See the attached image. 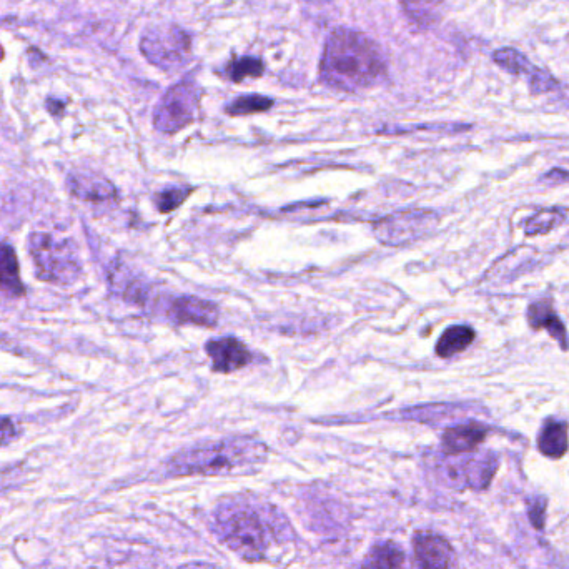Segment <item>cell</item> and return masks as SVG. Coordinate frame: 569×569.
Masks as SVG:
<instances>
[{
  "instance_id": "4316f807",
  "label": "cell",
  "mask_w": 569,
  "mask_h": 569,
  "mask_svg": "<svg viewBox=\"0 0 569 569\" xmlns=\"http://www.w3.org/2000/svg\"><path fill=\"white\" fill-rule=\"evenodd\" d=\"M15 435H17V430H15L14 421L5 418V416H0V448L9 445L10 441L14 440Z\"/></svg>"
},
{
  "instance_id": "6da1fadb",
  "label": "cell",
  "mask_w": 569,
  "mask_h": 569,
  "mask_svg": "<svg viewBox=\"0 0 569 569\" xmlns=\"http://www.w3.org/2000/svg\"><path fill=\"white\" fill-rule=\"evenodd\" d=\"M215 531L235 555L250 563L267 560L282 545L285 521L272 506L247 498H230L215 511Z\"/></svg>"
},
{
  "instance_id": "5bb4252c",
  "label": "cell",
  "mask_w": 569,
  "mask_h": 569,
  "mask_svg": "<svg viewBox=\"0 0 569 569\" xmlns=\"http://www.w3.org/2000/svg\"><path fill=\"white\" fill-rule=\"evenodd\" d=\"M69 189L72 195L85 202H107L117 197L115 187L110 184L109 180L95 177L92 174H82V172L70 175Z\"/></svg>"
},
{
  "instance_id": "d4e9b609",
  "label": "cell",
  "mask_w": 569,
  "mask_h": 569,
  "mask_svg": "<svg viewBox=\"0 0 569 569\" xmlns=\"http://www.w3.org/2000/svg\"><path fill=\"white\" fill-rule=\"evenodd\" d=\"M190 193H192L190 189L170 187V189L162 190V192L157 195V198H155V202H157V207H159L160 212H174L175 208H179L180 205L189 198Z\"/></svg>"
},
{
  "instance_id": "30bf717a",
  "label": "cell",
  "mask_w": 569,
  "mask_h": 569,
  "mask_svg": "<svg viewBox=\"0 0 569 569\" xmlns=\"http://www.w3.org/2000/svg\"><path fill=\"white\" fill-rule=\"evenodd\" d=\"M208 357L212 358L213 370L218 373L237 372L252 362V353L245 343L237 338L225 337L207 343Z\"/></svg>"
},
{
  "instance_id": "ffe728a7",
  "label": "cell",
  "mask_w": 569,
  "mask_h": 569,
  "mask_svg": "<svg viewBox=\"0 0 569 569\" xmlns=\"http://www.w3.org/2000/svg\"><path fill=\"white\" fill-rule=\"evenodd\" d=\"M443 2L445 0H401V7L415 24L428 25L435 19L436 10Z\"/></svg>"
},
{
  "instance_id": "44dd1931",
  "label": "cell",
  "mask_w": 569,
  "mask_h": 569,
  "mask_svg": "<svg viewBox=\"0 0 569 569\" xmlns=\"http://www.w3.org/2000/svg\"><path fill=\"white\" fill-rule=\"evenodd\" d=\"M563 220H565V215H563V210H560V208L541 210V212L536 213L526 222V235L535 237V235H541V233H548L553 228L558 227L560 223H563Z\"/></svg>"
},
{
  "instance_id": "484cf974",
  "label": "cell",
  "mask_w": 569,
  "mask_h": 569,
  "mask_svg": "<svg viewBox=\"0 0 569 569\" xmlns=\"http://www.w3.org/2000/svg\"><path fill=\"white\" fill-rule=\"evenodd\" d=\"M545 498H535L530 501V520L535 525L536 530H541L545 526Z\"/></svg>"
},
{
  "instance_id": "d6986e66",
  "label": "cell",
  "mask_w": 569,
  "mask_h": 569,
  "mask_svg": "<svg viewBox=\"0 0 569 569\" xmlns=\"http://www.w3.org/2000/svg\"><path fill=\"white\" fill-rule=\"evenodd\" d=\"M461 413H465V408L455 405H431L411 408L405 411L408 420L426 421V423H436L438 420H456Z\"/></svg>"
},
{
  "instance_id": "603a6c76",
  "label": "cell",
  "mask_w": 569,
  "mask_h": 569,
  "mask_svg": "<svg viewBox=\"0 0 569 569\" xmlns=\"http://www.w3.org/2000/svg\"><path fill=\"white\" fill-rule=\"evenodd\" d=\"M262 74V60L253 59V57H242V59L233 60L225 69V75L233 82H242L243 79L260 77Z\"/></svg>"
},
{
  "instance_id": "52a82bcc",
  "label": "cell",
  "mask_w": 569,
  "mask_h": 569,
  "mask_svg": "<svg viewBox=\"0 0 569 569\" xmlns=\"http://www.w3.org/2000/svg\"><path fill=\"white\" fill-rule=\"evenodd\" d=\"M200 90L193 80L174 85L162 97L154 114L155 129L164 134H175L195 120Z\"/></svg>"
},
{
  "instance_id": "83f0119b",
  "label": "cell",
  "mask_w": 569,
  "mask_h": 569,
  "mask_svg": "<svg viewBox=\"0 0 569 569\" xmlns=\"http://www.w3.org/2000/svg\"><path fill=\"white\" fill-rule=\"evenodd\" d=\"M179 569H218L217 566L210 565V563H203V561H192L187 565L180 566Z\"/></svg>"
},
{
  "instance_id": "ac0fdd59",
  "label": "cell",
  "mask_w": 569,
  "mask_h": 569,
  "mask_svg": "<svg viewBox=\"0 0 569 569\" xmlns=\"http://www.w3.org/2000/svg\"><path fill=\"white\" fill-rule=\"evenodd\" d=\"M476 333L466 325H456L446 330L436 343V355L441 358H451L465 352L471 343L475 342Z\"/></svg>"
},
{
  "instance_id": "9a60e30c",
  "label": "cell",
  "mask_w": 569,
  "mask_h": 569,
  "mask_svg": "<svg viewBox=\"0 0 569 569\" xmlns=\"http://www.w3.org/2000/svg\"><path fill=\"white\" fill-rule=\"evenodd\" d=\"M568 448V423L546 420L538 433V450L541 451V455L551 460H558L566 455Z\"/></svg>"
},
{
  "instance_id": "cb8c5ba5",
  "label": "cell",
  "mask_w": 569,
  "mask_h": 569,
  "mask_svg": "<svg viewBox=\"0 0 569 569\" xmlns=\"http://www.w3.org/2000/svg\"><path fill=\"white\" fill-rule=\"evenodd\" d=\"M495 60L511 74H531L535 67L526 60L525 55L513 49H501L495 54Z\"/></svg>"
},
{
  "instance_id": "2e32d148",
  "label": "cell",
  "mask_w": 569,
  "mask_h": 569,
  "mask_svg": "<svg viewBox=\"0 0 569 569\" xmlns=\"http://www.w3.org/2000/svg\"><path fill=\"white\" fill-rule=\"evenodd\" d=\"M360 569H410V565L400 545L383 541L368 551Z\"/></svg>"
},
{
  "instance_id": "277c9868",
  "label": "cell",
  "mask_w": 569,
  "mask_h": 569,
  "mask_svg": "<svg viewBox=\"0 0 569 569\" xmlns=\"http://www.w3.org/2000/svg\"><path fill=\"white\" fill-rule=\"evenodd\" d=\"M30 255L37 268V277L55 285H72L82 272L74 243L52 233L35 232L30 235Z\"/></svg>"
},
{
  "instance_id": "7c38bea8",
  "label": "cell",
  "mask_w": 569,
  "mask_h": 569,
  "mask_svg": "<svg viewBox=\"0 0 569 569\" xmlns=\"http://www.w3.org/2000/svg\"><path fill=\"white\" fill-rule=\"evenodd\" d=\"M174 322L198 327H213L218 322V308L212 302L197 297H180L174 300L169 310Z\"/></svg>"
},
{
  "instance_id": "5b68a950",
  "label": "cell",
  "mask_w": 569,
  "mask_h": 569,
  "mask_svg": "<svg viewBox=\"0 0 569 569\" xmlns=\"http://www.w3.org/2000/svg\"><path fill=\"white\" fill-rule=\"evenodd\" d=\"M500 460L495 453L446 455L436 463V476L451 490H485L498 471Z\"/></svg>"
},
{
  "instance_id": "9c48e42d",
  "label": "cell",
  "mask_w": 569,
  "mask_h": 569,
  "mask_svg": "<svg viewBox=\"0 0 569 569\" xmlns=\"http://www.w3.org/2000/svg\"><path fill=\"white\" fill-rule=\"evenodd\" d=\"M413 551L418 569H460L453 546L430 531H418L413 536Z\"/></svg>"
},
{
  "instance_id": "7a4b0ae2",
  "label": "cell",
  "mask_w": 569,
  "mask_h": 569,
  "mask_svg": "<svg viewBox=\"0 0 569 569\" xmlns=\"http://www.w3.org/2000/svg\"><path fill=\"white\" fill-rule=\"evenodd\" d=\"M320 75L332 89L357 92L385 79V59L367 35L355 30H335L323 50Z\"/></svg>"
},
{
  "instance_id": "ba28073f",
  "label": "cell",
  "mask_w": 569,
  "mask_h": 569,
  "mask_svg": "<svg viewBox=\"0 0 569 569\" xmlns=\"http://www.w3.org/2000/svg\"><path fill=\"white\" fill-rule=\"evenodd\" d=\"M438 215L431 210H403L375 223V237L386 247H401L425 237L436 227Z\"/></svg>"
},
{
  "instance_id": "4fadbf2b",
  "label": "cell",
  "mask_w": 569,
  "mask_h": 569,
  "mask_svg": "<svg viewBox=\"0 0 569 569\" xmlns=\"http://www.w3.org/2000/svg\"><path fill=\"white\" fill-rule=\"evenodd\" d=\"M528 322H530V327L535 328V330H546L553 340L560 343L565 352L568 350V332H566L561 318L556 315L555 310L551 307L550 300L531 303L528 307Z\"/></svg>"
},
{
  "instance_id": "7402d4cb",
  "label": "cell",
  "mask_w": 569,
  "mask_h": 569,
  "mask_svg": "<svg viewBox=\"0 0 569 569\" xmlns=\"http://www.w3.org/2000/svg\"><path fill=\"white\" fill-rule=\"evenodd\" d=\"M273 100L263 95H245L240 99L233 100L232 104L227 105V114L237 117V115L258 114L265 110L272 109Z\"/></svg>"
},
{
  "instance_id": "3957f363",
  "label": "cell",
  "mask_w": 569,
  "mask_h": 569,
  "mask_svg": "<svg viewBox=\"0 0 569 569\" xmlns=\"http://www.w3.org/2000/svg\"><path fill=\"white\" fill-rule=\"evenodd\" d=\"M267 446L250 436L180 451L169 461L170 476H232L258 470L267 461Z\"/></svg>"
},
{
  "instance_id": "8fae6325",
  "label": "cell",
  "mask_w": 569,
  "mask_h": 569,
  "mask_svg": "<svg viewBox=\"0 0 569 569\" xmlns=\"http://www.w3.org/2000/svg\"><path fill=\"white\" fill-rule=\"evenodd\" d=\"M490 430L481 423H463L443 433L441 450L445 455H465L475 451L486 440Z\"/></svg>"
},
{
  "instance_id": "e0dca14e",
  "label": "cell",
  "mask_w": 569,
  "mask_h": 569,
  "mask_svg": "<svg viewBox=\"0 0 569 569\" xmlns=\"http://www.w3.org/2000/svg\"><path fill=\"white\" fill-rule=\"evenodd\" d=\"M0 293L22 297L25 293L20 280L19 262L14 248L7 243H0Z\"/></svg>"
},
{
  "instance_id": "8992f818",
  "label": "cell",
  "mask_w": 569,
  "mask_h": 569,
  "mask_svg": "<svg viewBox=\"0 0 569 569\" xmlns=\"http://www.w3.org/2000/svg\"><path fill=\"white\" fill-rule=\"evenodd\" d=\"M140 49L149 62L172 72L189 62L192 40L179 25H159L145 32Z\"/></svg>"
}]
</instances>
